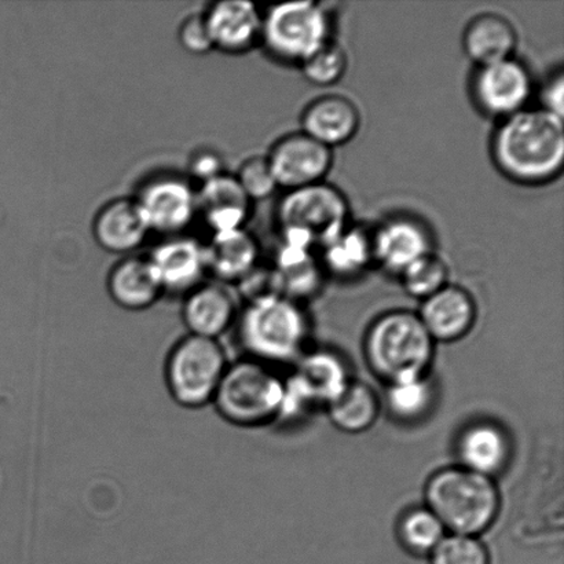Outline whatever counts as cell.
Masks as SVG:
<instances>
[{"label":"cell","mask_w":564,"mask_h":564,"mask_svg":"<svg viewBox=\"0 0 564 564\" xmlns=\"http://www.w3.org/2000/svg\"><path fill=\"white\" fill-rule=\"evenodd\" d=\"M491 158L501 174L517 184H549L563 170V119L549 110L527 108L501 120L491 138Z\"/></svg>","instance_id":"6da1fadb"},{"label":"cell","mask_w":564,"mask_h":564,"mask_svg":"<svg viewBox=\"0 0 564 564\" xmlns=\"http://www.w3.org/2000/svg\"><path fill=\"white\" fill-rule=\"evenodd\" d=\"M235 328L246 357L274 368L303 356L310 324L301 303L275 295L246 303Z\"/></svg>","instance_id":"7a4b0ae2"},{"label":"cell","mask_w":564,"mask_h":564,"mask_svg":"<svg viewBox=\"0 0 564 564\" xmlns=\"http://www.w3.org/2000/svg\"><path fill=\"white\" fill-rule=\"evenodd\" d=\"M429 510L452 534L478 538L495 523L500 511V494L494 478L469 469L442 468L425 486Z\"/></svg>","instance_id":"3957f363"},{"label":"cell","mask_w":564,"mask_h":564,"mask_svg":"<svg viewBox=\"0 0 564 564\" xmlns=\"http://www.w3.org/2000/svg\"><path fill=\"white\" fill-rule=\"evenodd\" d=\"M434 345L417 314L394 310L380 315L369 326L365 336V357L375 375L390 383L427 375Z\"/></svg>","instance_id":"277c9868"},{"label":"cell","mask_w":564,"mask_h":564,"mask_svg":"<svg viewBox=\"0 0 564 564\" xmlns=\"http://www.w3.org/2000/svg\"><path fill=\"white\" fill-rule=\"evenodd\" d=\"M284 380L270 365L251 358L229 362L212 405L237 427H261L279 419Z\"/></svg>","instance_id":"5b68a950"},{"label":"cell","mask_w":564,"mask_h":564,"mask_svg":"<svg viewBox=\"0 0 564 564\" xmlns=\"http://www.w3.org/2000/svg\"><path fill=\"white\" fill-rule=\"evenodd\" d=\"M350 207L337 187L325 184L288 191L278 207L281 241L319 251L345 230Z\"/></svg>","instance_id":"8992f818"},{"label":"cell","mask_w":564,"mask_h":564,"mask_svg":"<svg viewBox=\"0 0 564 564\" xmlns=\"http://www.w3.org/2000/svg\"><path fill=\"white\" fill-rule=\"evenodd\" d=\"M229 359L219 340L187 334L171 348L164 378L170 395L186 409L212 405Z\"/></svg>","instance_id":"52a82bcc"},{"label":"cell","mask_w":564,"mask_h":564,"mask_svg":"<svg viewBox=\"0 0 564 564\" xmlns=\"http://www.w3.org/2000/svg\"><path fill=\"white\" fill-rule=\"evenodd\" d=\"M329 39L330 19L324 4L280 3L263 13L261 46L281 63L301 65Z\"/></svg>","instance_id":"ba28073f"},{"label":"cell","mask_w":564,"mask_h":564,"mask_svg":"<svg viewBox=\"0 0 564 564\" xmlns=\"http://www.w3.org/2000/svg\"><path fill=\"white\" fill-rule=\"evenodd\" d=\"M347 364L332 350L304 352L297 367L284 380V395L278 420H297L314 408L328 406L350 384Z\"/></svg>","instance_id":"9c48e42d"},{"label":"cell","mask_w":564,"mask_h":564,"mask_svg":"<svg viewBox=\"0 0 564 564\" xmlns=\"http://www.w3.org/2000/svg\"><path fill=\"white\" fill-rule=\"evenodd\" d=\"M135 200L151 234L182 236L197 217L196 187L186 176H153L140 187Z\"/></svg>","instance_id":"30bf717a"},{"label":"cell","mask_w":564,"mask_h":564,"mask_svg":"<svg viewBox=\"0 0 564 564\" xmlns=\"http://www.w3.org/2000/svg\"><path fill=\"white\" fill-rule=\"evenodd\" d=\"M471 93L480 112L505 120L528 108L533 94V77L527 65L512 57L478 66Z\"/></svg>","instance_id":"8fae6325"},{"label":"cell","mask_w":564,"mask_h":564,"mask_svg":"<svg viewBox=\"0 0 564 564\" xmlns=\"http://www.w3.org/2000/svg\"><path fill=\"white\" fill-rule=\"evenodd\" d=\"M267 159L279 187L286 191L321 184L334 164L332 149L303 131L282 137Z\"/></svg>","instance_id":"7c38bea8"},{"label":"cell","mask_w":564,"mask_h":564,"mask_svg":"<svg viewBox=\"0 0 564 564\" xmlns=\"http://www.w3.org/2000/svg\"><path fill=\"white\" fill-rule=\"evenodd\" d=\"M370 234L375 263L391 274L401 275L420 258L434 252L430 229L411 215H395Z\"/></svg>","instance_id":"4fadbf2b"},{"label":"cell","mask_w":564,"mask_h":564,"mask_svg":"<svg viewBox=\"0 0 564 564\" xmlns=\"http://www.w3.org/2000/svg\"><path fill=\"white\" fill-rule=\"evenodd\" d=\"M214 50L229 55L261 46L263 13L247 0H220L204 10Z\"/></svg>","instance_id":"5bb4252c"},{"label":"cell","mask_w":564,"mask_h":564,"mask_svg":"<svg viewBox=\"0 0 564 564\" xmlns=\"http://www.w3.org/2000/svg\"><path fill=\"white\" fill-rule=\"evenodd\" d=\"M164 293L186 295L208 273L206 246L193 237H165L148 256Z\"/></svg>","instance_id":"9a60e30c"},{"label":"cell","mask_w":564,"mask_h":564,"mask_svg":"<svg viewBox=\"0 0 564 564\" xmlns=\"http://www.w3.org/2000/svg\"><path fill=\"white\" fill-rule=\"evenodd\" d=\"M91 231L99 248L120 257L134 256L151 235L135 197H118L104 204L93 219Z\"/></svg>","instance_id":"2e32d148"},{"label":"cell","mask_w":564,"mask_h":564,"mask_svg":"<svg viewBox=\"0 0 564 564\" xmlns=\"http://www.w3.org/2000/svg\"><path fill=\"white\" fill-rule=\"evenodd\" d=\"M239 303L235 292L223 282L204 281L186 293L182 304V319L191 335L219 340L235 328L239 317Z\"/></svg>","instance_id":"e0dca14e"},{"label":"cell","mask_w":564,"mask_h":564,"mask_svg":"<svg viewBox=\"0 0 564 564\" xmlns=\"http://www.w3.org/2000/svg\"><path fill=\"white\" fill-rule=\"evenodd\" d=\"M456 455L460 467L495 478L510 464L512 444L501 425L488 420L468 424L458 434Z\"/></svg>","instance_id":"ac0fdd59"},{"label":"cell","mask_w":564,"mask_h":564,"mask_svg":"<svg viewBox=\"0 0 564 564\" xmlns=\"http://www.w3.org/2000/svg\"><path fill=\"white\" fill-rule=\"evenodd\" d=\"M197 215L212 235L245 229L250 219L252 202L229 173L197 187Z\"/></svg>","instance_id":"d6986e66"},{"label":"cell","mask_w":564,"mask_h":564,"mask_svg":"<svg viewBox=\"0 0 564 564\" xmlns=\"http://www.w3.org/2000/svg\"><path fill=\"white\" fill-rule=\"evenodd\" d=\"M417 315L434 341L451 343L473 329L477 304L464 288L447 284L422 302Z\"/></svg>","instance_id":"ffe728a7"},{"label":"cell","mask_w":564,"mask_h":564,"mask_svg":"<svg viewBox=\"0 0 564 564\" xmlns=\"http://www.w3.org/2000/svg\"><path fill=\"white\" fill-rule=\"evenodd\" d=\"M107 290L113 303L127 312H145L164 295L151 259L135 253L110 269Z\"/></svg>","instance_id":"44dd1931"},{"label":"cell","mask_w":564,"mask_h":564,"mask_svg":"<svg viewBox=\"0 0 564 564\" xmlns=\"http://www.w3.org/2000/svg\"><path fill=\"white\" fill-rule=\"evenodd\" d=\"M301 121L304 134L332 149L345 145L357 135L361 115L347 97L328 94L310 102Z\"/></svg>","instance_id":"7402d4cb"},{"label":"cell","mask_w":564,"mask_h":564,"mask_svg":"<svg viewBox=\"0 0 564 564\" xmlns=\"http://www.w3.org/2000/svg\"><path fill=\"white\" fill-rule=\"evenodd\" d=\"M207 270L215 281L237 284L261 263V247L246 228L213 235L206 246Z\"/></svg>","instance_id":"603a6c76"},{"label":"cell","mask_w":564,"mask_h":564,"mask_svg":"<svg viewBox=\"0 0 564 564\" xmlns=\"http://www.w3.org/2000/svg\"><path fill=\"white\" fill-rule=\"evenodd\" d=\"M517 46L516 26L500 14L484 13L474 17L463 35L464 52L477 66L512 58Z\"/></svg>","instance_id":"cb8c5ba5"},{"label":"cell","mask_w":564,"mask_h":564,"mask_svg":"<svg viewBox=\"0 0 564 564\" xmlns=\"http://www.w3.org/2000/svg\"><path fill=\"white\" fill-rule=\"evenodd\" d=\"M278 272L281 295L301 303L323 286L324 269L314 250L282 242L273 263Z\"/></svg>","instance_id":"d4e9b609"},{"label":"cell","mask_w":564,"mask_h":564,"mask_svg":"<svg viewBox=\"0 0 564 564\" xmlns=\"http://www.w3.org/2000/svg\"><path fill=\"white\" fill-rule=\"evenodd\" d=\"M319 251L324 272L337 279H356L375 263L372 234L359 226L348 225Z\"/></svg>","instance_id":"484cf974"},{"label":"cell","mask_w":564,"mask_h":564,"mask_svg":"<svg viewBox=\"0 0 564 564\" xmlns=\"http://www.w3.org/2000/svg\"><path fill=\"white\" fill-rule=\"evenodd\" d=\"M330 422L348 434L368 431L379 417L380 403L372 387L351 380L328 406Z\"/></svg>","instance_id":"4316f807"},{"label":"cell","mask_w":564,"mask_h":564,"mask_svg":"<svg viewBox=\"0 0 564 564\" xmlns=\"http://www.w3.org/2000/svg\"><path fill=\"white\" fill-rule=\"evenodd\" d=\"M435 387L427 375L411 376L387 383L386 405L403 423L420 422L433 411Z\"/></svg>","instance_id":"83f0119b"},{"label":"cell","mask_w":564,"mask_h":564,"mask_svg":"<svg viewBox=\"0 0 564 564\" xmlns=\"http://www.w3.org/2000/svg\"><path fill=\"white\" fill-rule=\"evenodd\" d=\"M397 533L403 549L413 555L424 556L440 545L446 530L427 507H414L402 513Z\"/></svg>","instance_id":"f1b7e54d"},{"label":"cell","mask_w":564,"mask_h":564,"mask_svg":"<svg viewBox=\"0 0 564 564\" xmlns=\"http://www.w3.org/2000/svg\"><path fill=\"white\" fill-rule=\"evenodd\" d=\"M403 290L414 299L425 301L447 285L449 268L435 252L420 258L400 275Z\"/></svg>","instance_id":"f546056e"},{"label":"cell","mask_w":564,"mask_h":564,"mask_svg":"<svg viewBox=\"0 0 564 564\" xmlns=\"http://www.w3.org/2000/svg\"><path fill=\"white\" fill-rule=\"evenodd\" d=\"M299 66H301L303 76L312 85L328 87L336 85L345 76L347 54L339 43L329 39Z\"/></svg>","instance_id":"4dcf8cb0"},{"label":"cell","mask_w":564,"mask_h":564,"mask_svg":"<svg viewBox=\"0 0 564 564\" xmlns=\"http://www.w3.org/2000/svg\"><path fill=\"white\" fill-rule=\"evenodd\" d=\"M431 564H490V554L482 541L473 535H445L430 554Z\"/></svg>","instance_id":"1f68e13d"},{"label":"cell","mask_w":564,"mask_h":564,"mask_svg":"<svg viewBox=\"0 0 564 564\" xmlns=\"http://www.w3.org/2000/svg\"><path fill=\"white\" fill-rule=\"evenodd\" d=\"M235 176L252 203L267 200L279 189L267 156L248 158L241 163Z\"/></svg>","instance_id":"d6a6232c"},{"label":"cell","mask_w":564,"mask_h":564,"mask_svg":"<svg viewBox=\"0 0 564 564\" xmlns=\"http://www.w3.org/2000/svg\"><path fill=\"white\" fill-rule=\"evenodd\" d=\"M178 42L182 48L193 55H206L213 52L212 35L203 11L187 14L178 26Z\"/></svg>","instance_id":"836d02e7"},{"label":"cell","mask_w":564,"mask_h":564,"mask_svg":"<svg viewBox=\"0 0 564 564\" xmlns=\"http://www.w3.org/2000/svg\"><path fill=\"white\" fill-rule=\"evenodd\" d=\"M236 286L247 303L281 295L278 272H275L273 267H262L261 263L253 268L246 278L237 282Z\"/></svg>","instance_id":"e575fe53"},{"label":"cell","mask_w":564,"mask_h":564,"mask_svg":"<svg viewBox=\"0 0 564 564\" xmlns=\"http://www.w3.org/2000/svg\"><path fill=\"white\" fill-rule=\"evenodd\" d=\"M228 173L224 154L212 148L198 149L187 163V178L197 182L198 186Z\"/></svg>","instance_id":"d590c367"},{"label":"cell","mask_w":564,"mask_h":564,"mask_svg":"<svg viewBox=\"0 0 564 564\" xmlns=\"http://www.w3.org/2000/svg\"><path fill=\"white\" fill-rule=\"evenodd\" d=\"M541 109L549 110L563 119L564 75L562 69L552 75L541 90Z\"/></svg>","instance_id":"8d00e7d4"}]
</instances>
